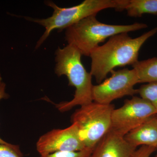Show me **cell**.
<instances>
[{"label":"cell","instance_id":"obj_1","mask_svg":"<svg viewBox=\"0 0 157 157\" xmlns=\"http://www.w3.org/2000/svg\"><path fill=\"white\" fill-rule=\"evenodd\" d=\"M157 33V27L137 38H132L126 33L110 37L105 44L98 46L90 54L91 75L99 84L115 68L133 66L138 61L142 45Z\"/></svg>","mask_w":157,"mask_h":157},{"label":"cell","instance_id":"obj_2","mask_svg":"<svg viewBox=\"0 0 157 157\" xmlns=\"http://www.w3.org/2000/svg\"><path fill=\"white\" fill-rule=\"evenodd\" d=\"M55 55L56 74L58 76H67L69 85L76 89L73 99L56 104L57 108L61 112H66L75 106L92 102V76L82 64L80 52L75 46L68 44L63 48L59 47Z\"/></svg>","mask_w":157,"mask_h":157},{"label":"cell","instance_id":"obj_3","mask_svg":"<svg viewBox=\"0 0 157 157\" xmlns=\"http://www.w3.org/2000/svg\"><path fill=\"white\" fill-rule=\"evenodd\" d=\"M128 0H85L81 4L69 8H61L52 1H45V4L53 9V13L46 18H33L25 17L27 20L45 28V32L37 42L38 48L45 42L54 30L61 31L102 10L113 8L117 11H124Z\"/></svg>","mask_w":157,"mask_h":157},{"label":"cell","instance_id":"obj_4","mask_svg":"<svg viewBox=\"0 0 157 157\" xmlns=\"http://www.w3.org/2000/svg\"><path fill=\"white\" fill-rule=\"evenodd\" d=\"M96 15L86 17L66 29L65 39L68 44L75 46L82 55L90 56L100 43L112 36L139 30L147 27L142 23L129 25L106 24L98 20Z\"/></svg>","mask_w":157,"mask_h":157},{"label":"cell","instance_id":"obj_5","mask_svg":"<svg viewBox=\"0 0 157 157\" xmlns=\"http://www.w3.org/2000/svg\"><path fill=\"white\" fill-rule=\"evenodd\" d=\"M112 104L93 101L80 106L71 117V122L78 128L81 140L87 148L94 150L97 144L111 128Z\"/></svg>","mask_w":157,"mask_h":157},{"label":"cell","instance_id":"obj_6","mask_svg":"<svg viewBox=\"0 0 157 157\" xmlns=\"http://www.w3.org/2000/svg\"><path fill=\"white\" fill-rule=\"evenodd\" d=\"M110 73L109 78L97 85L93 86V101L110 104L116 99L137 94V89L134 87L139 83V79L135 69L114 70Z\"/></svg>","mask_w":157,"mask_h":157},{"label":"cell","instance_id":"obj_7","mask_svg":"<svg viewBox=\"0 0 157 157\" xmlns=\"http://www.w3.org/2000/svg\"><path fill=\"white\" fill-rule=\"evenodd\" d=\"M157 113L149 101L143 98L133 97L125 101L124 105L113 110L111 129L125 136Z\"/></svg>","mask_w":157,"mask_h":157},{"label":"cell","instance_id":"obj_8","mask_svg":"<svg viewBox=\"0 0 157 157\" xmlns=\"http://www.w3.org/2000/svg\"><path fill=\"white\" fill-rule=\"evenodd\" d=\"M37 151L41 156L58 151H78L86 149L75 124L64 129H53L39 137Z\"/></svg>","mask_w":157,"mask_h":157},{"label":"cell","instance_id":"obj_9","mask_svg":"<svg viewBox=\"0 0 157 157\" xmlns=\"http://www.w3.org/2000/svg\"><path fill=\"white\" fill-rule=\"evenodd\" d=\"M137 147L110 129L97 144L90 157H131Z\"/></svg>","mask_w":157,"mask_h":157},{"label":"cell","instance_id":"obj_10","mask_svg":"<svg viewBox=\"0 0 157 157\" xmlns=\"http://www.w3.org/2000/svg\"><path fill=\"white\" fill-rule=\"evenodd\" d=\"M124 138L130 144L137 147L147 146L157 149V114L128 132Z\"/></svg>","mask_w":157,"mask_h":157},{"label":"cell","instance_id":"obj_11","mask_svg":"<svg viewBox=\"0 0 157 157\" xmlns=\"http://www.w3.org/2000/svg\"><path fill=\"white\" fill-rule=\"evenodd\" d=\"M132 67L137 72L139 83L157 82V57L138 61Z\"/></svg>","mask_w":157,"mask_h":157},{"label":"cell","instance_id":"obj_12","mask_svg":"<svg viewBox=\"0 0 157 157\" xmlns=\"http://www.w3.org/2000/svg\"><path fill=\"white\" fill-rule=\"evenodd\" d=\"M124 10L130 17H140L145 14L157 15V0H128Z\"/></svg>","mask_w":157,"mask_h":157},{"label":"cell","instance_id":"obj_13","mask_svg":"<svg viewBox=\"0 0 157 157\" xmlns=\"http://www.w3.org/2000/svg\"><path fill=\"white\" fill-rule=\"evenodd\" d=\"M137 94L140 98L149 101L157 113V82H151L143 85L137 89Z\"/></svg>","mask_w":157,"mask_h":157},{"label":"cell","instance_id":"obj_14","mask_svg":"<svg viewBox=\"0 0 157 157\" xmlns=\"http://www.w3.org/2000/svg\"><path fill=\"white\" fill-rule=\"evenodd\" d=\"M93 150L86 148L78 151H58L53 153L40 156V157H90Z\"/></svg>","mask_w":157,"mask_h":157},{"label":"cell","instance_id":"obj_15","mask_svg":"<svg viewBox=\"0 0 157 157\" xmlns=\"http://www.w3.org/2000/svg\"><path fill=\"white\" fill-rule=\"evenodd\" d=\"M19 146L13 144H0V157H22Z\"/></svg>","mask_w":157,"mask_h":157},{"label":"cell","instance_id":"obj_16","mask_svg":"<svg viewBox=\"0 0 157 157\" xmlns=\"http://www.w3.org/2000/svg\"><path fill=\"white\" fill-rule=\"evenodd\" d=\"M157 148L152 147L141 146L136 149L131 157H150Z\"/></svg>","mask_w":157,"mask_h":157},{"label":"cell","instance_id":"obj_17","mask_svg":"<svg viewBox=\"0 0 157 157\" xmlns=\"http://www.w3.org/2000/svg\"><path fill=\"white\" fill-rule=\"evenodd\" d=\"M5 89H6V84L4 82L0 81V100L2 99H7L9 98V95L5 91ZM0 144H10V143H8L1 139V138H0Z\"/></svg>","mask_w":157,"mask_h":157},{"label":"cell","instance_id":"obj_18","mask_svg":"<svg viewBox=\"0 0 157 157\" xmlns=\"http://www.w3.org/2000/svg\"><path fill=\"white\" fill-rule=\"evenodd\" d=\"M155 157H157V152L156 155L155 156Z\"/></svg>","mask_w":157,"mask_h":157}]
</instances>
